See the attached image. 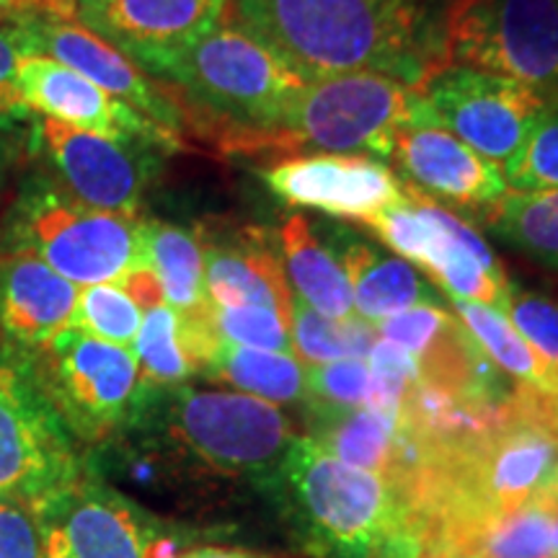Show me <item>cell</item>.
<instances>
[{"label": "cell", "mask_w": 558, "mask_h": 558, "mask_svg": "<svg viewBox=\"0 0 558 558\" xmlns=\"http://www.w3.org/2000/svg\"><path fill=\"white\" fill-rule=\"evenodd\" d=\"M163 399L148 390L143 407L158 411L160 424L181 450L226 476H246L275 484L295 442L288 416L239 390L169 388Z\"/></svg>", "instance_id": "6"}, {"label": "cell", "mask_w": 558, "mask_h": 558, "mask_svg": "<svg viewBox=\"0 0 558 558\" xmlns=\"http://www.w3.org/2000/svg\"><path fill=\"white\" fill-rule=\"evenodd\" d=\"M39 522H41V530H45V550H41V558H73L58 525H52V522H45V520Z\"/></svg>", "instance_id": "41"}, {"label": "cell", "mask_w": 558, "mask_h": 558, "mask_svg": "<svg viewBox=\"0 0 558 558\" xmlns=\"http://www.w3.org/2000/svg\"><path fill=\"white\" fill-rule=\"evenodd\" d=\"M26 54H41L96 83L109 96L130 104L140 114L181 137V109L173 96L120 50L73 16H29L13 21Z\"/></svg>", "instance_id": "12"}, {"label": "cell", "mask_w": 558, "mask_h": 558, "mask_svg": "<svg viewBox=\"0 0 558 558\" xmlns=\"http://www.w3.org/2000/svg\"><path fill=\"white\" fill-rule=\"evenodd\" d=\"M26 143L70 197L101 213L137 215L158 169V145L94 135L39 114H32Z\"/></svg>", "instance_id": "11"}, {"label": "cell", "mask_w": 558, "mask_h": 558, "mask_svg": "<svg viewBox=\"0 0 558 558\" xmlns=\"http://www.w3.org/2000/svg\"><path fill=\"white\" fill-rule=\"evenodd\" d=\"M435 120L416 88L378 73H344L305 81L259 148L292 156L316 148L390 158L396 135Z\"/></svg>", "instance_id": "5"}, {"label": "cell", "mask_w": 558, "mask_h": 558, "mask_svg": "<svg viewBox=\"0 0 558 558\" xmlns=\"http://www.w3.org/2000/svg\"><path fill=\"white\" fill-rule=\"evenodd\" d=\"M24 54L16 26H0V122L21 124L32 120V111L24 107L16 88V65Z\"/></svg>", "instance_id": "38"}, {"label": "cell", "mask_w": 558, "mask_h": 558, "mask_svg": "<svg viewBox=\"0 0 558 558\" xmlns=\"http://www.w3.org/2000/svg\"><path fill=\"white\" fill-rule=\"evenodd\" d=\"M452 320L456 318H452L448 311L437 308V305L432 303H422L380 320L375 329H378L380 339L393 341V344H399L401 349H407V352L418 357V354L427 352V349L442 337Z\"/></svg>", "instance_id": "36"}, {"label": "cell", "mask_w": 558, "mask_h": 558, "mask_svg": "<svg viewBox=\"0 0 558 558\" xmlns=\"http://www.w3.org/2000/svg\"><path fill=\"white\" fill-rule=\"evenodd\" d=\"M279 243H282L290 284L305 305H311L326 318L344 320L357 316L344 269L331 254V248L318 241L303 215H292L279 228Z\"/></svg>", "instance_id": "24"}, {"label": "cell", "mask_w": 558, "mask_h": 558, "mask_svg": "<svg viewBox=\"0 0 558 558\" xmlns=\"http://www.w3.org/2000/svg\"><path fill=\"white\" fill-rule=\"evenodd\" d=\"M45 530L32 507L0 499V558H41Z\"/></svg>", "instance_id": "37"}, {"label": "cell", "mask_w": 558, "mask_h": 558, "mask_svg": "<svg viewBox=\"0 0 558 558\" xmlns=\"http://www.w3.org/2000/svg\"><path fill=\"white\" fill-rule=\"evenodd\" d=\"M264 184L284 205L360 222L403 199L401 184L388 166L352 153L290 156L264 171Z\"/></svg>", "instance_id": "14"}, {"label": "cell", "mask_w": 558, "mask_h": 558, "mask_svg": "<svg viewBox=\"0 0 558 558\" xmlns=\"http://www.w3.org/2000/svg\"><path fill=\"white\" fill-rule=\"evenodd\" d=\"M39 3L41 0H0V19L13 24V21L29 16V13L37 11Z\"/></svg>", "instance_id": "42"}, {"label": "cell", "mask_w": 558, "mask_h": 558, "mask_svg": "<svg viewBox=\"0 0 558 558\" xmlns=\"http://www.w3.org/2000/svg\"><path fill=\"white\" fill-rule=\"evenodd\" d=\"M373 375L365 360H337L305 367V401L329 409H362L369 401Z\"/></svg>", "instance_id": "32"}, {"label": "cell", "mask_w": 558, "mask_h": 558, "mask_svg": "<svg viewBox=\"0 0 558 558\" xmlns=\"http://www.w3.org/2000/svg\"><path fill=\"white\" fill-rule=\"evenodd\" d=\"M452 308L460 316V324L471 333L481 352L497 365L501 373L509 375L530 390L548 396L558 388V367L541 357L520 331L509 324V318L499 308L469 300H452Z\"/></svg>", "instance_id": "26"}, {"label": "cell", "mask_w": 558, "mask_h": 558, "mask_svg": "<svg viewBox=\"0 0 558 558\" xmlns=\"http://www.w3.org/2000/svg\"><path fill=\"white\" fill-rule=\"evenodd\" d=\"M3 254H32L73 284L120 282L148 267L145 220L75 202L47 171L26 173L0 228Z\"/></svg>", "instance_id": "4"}, {"label": "cell", "mask_w": 558, "mask_h": 558, "mask_svg": "<svg viewBox=\"0 0 558 558\" xmlns=\"http://www.w3.org/2000/svg\"><path fill=\"white\" fill-rule=\"evenodd\" d=\"M390 158L399 163L409 186L456 207L486 213L509 192L497 163L478 156L435 120L403 128Z\"/></svg>", "instance_id": "17"}, {"label": "cell", "mask_w": 558, "mask_h": 558, "mask_svg": "<svg viewBox=\"0 0 558 558\" xmlns=\"http://www.w3.org/2000/svg\"><path fill=\"white\" fill-rule=\"evenodd\" d=\"M501 313L541 357L558 367V303L525 290H509Z\"/></svg>", "instance_id": "35"}, {"label": "cell", "mask_w": 558, "mask_h": 558, "mask_svg": "<svg viewBox=\"0 0 558 558\" xmlns=\"http://www.w3.org/2000/svg\"><path fill=\"white\" fill-rule=\"evenodd\" d=\"M29 354L41 388L73 437L99 442L137 422L150 388L140 380L132 349L65 329Z\"/></svg>", "instance_id": "8"}, {"label": "cell", "mask_w": 558, "mask_h": 558, "mask_svg": "<svg viewBox=\"0 0 558 558\" xmlns=\"http://www.w3.org/2000/svg\"><path fill=\"white\" fill-rule=\"evenodd\" d=\"M145 73L169 83L194 117L230 148L246 153L259 148L305 83L228 16L205 37L158 58Z\"/></svg>", "instance_id": "3"}, {"label": "cell", "mask_w": 558, "mask_h": 558, "mask_svg": "<svg viewBox=\"0 0 558 558\" xmlns=\"http://www.w3.org/2000/svg\"><path fill=\"white\" fill-rule=\"evenodd\" d=\"M81 473L73 432L41 388L32 354L0 341V499L37 512Z\"/></svg>", "instance_id": "7"}, {"label": "cell", "mask_w": 558, "mask_h": 558, "mask_svg": "<svg viewBox=\"0 0 558 558\" xmlns=\"http://www.w3.org/2000/svg\"><path fill=\"white\" fill-rule=\"evenodd\" d=\"M439 128L492 163H507L554 107L522 83L442 62L416 86Z\"/></svg>", "instance_id": "10"}, {"label": "cell", "mask_w": 558, "mask_h": 558, "mask_svg": "<svg viewBox=\"0 0 558 558\" xmlns=\"http://www.w3.org/2000/svg\"><path fill=\"white\" fill-rule=\"evenodd\" d=\"M509 192L558 190V104L541 117L522 148L505 163Z\"/></svg>", "instance_id": "31"}, {"label": "cell", "mask_w": 558, "mask_h": 558, "mask_svg": "<svg viewBox=\"0 0 558 558\" xmlns=\"http://www.w3.org/2000/svg\"><path fill=\"white\" fill-rule=\"evenodd\" d=\"M313 435L320 448L354 469L378 473L407 488L422 465V450L401 429V422L375 409H329L308 403Z\"/></svg>", "instance_id": "20"}, {"label": "cell", "mask_w": 558, "mask_h": 558, "mask_svg": "<svg viewBox=\"0 0 558 558\" xmlns=\"http://www.w3.org/2000/svg\"><path fill=\"white\" fill-rule=\"evenodd\" d=\"M403 194L422 209L424 218L435 228V243H432L424 269L435 282L442 284L450 300H469L499 308L507 303L509 282L505 269L488 248V243L463 222L450 209L437 205L427 194L416 192L414 186H403Z\"/></svg>", "instance_id": "19"}, {"label": "cell", "mask_w": 558, "mask_h": 558, "mask_svg": "<svg viewBox=\"0 0 558 558\" xmlns=\"http://www.w3.org/2000/svg\"><path fill=\"white\" fill-rule=\"evenodd\" d=\"M120 288L128 292V295L135 300L137 308L140 311H150L156 308V305H163L166 298H163V288H160L156 271H153L150 267H137L132 269L128 277H122Z\"/></svg>", "instance_id": "39"}, {"label": "cell", "mask_w": 558, "mask_h": 558, "mask_svg": "<svg viewBox=\"0 0 558 558\" xmlns=\"http://www.w3.org/2000/svg\"><path fill=\"white\" fill-rule=\"evenodd\" d=\"M205 375L267 403L305 401V365L292 354L222 341Z\"/></svg>", "instance_id": "27"}, {"label": "cell", "mask_w": 558, "mask_h": 558, "mask_svg": "<svg viewBox=\"0 0 558 558\" xmlns=\"http://www.w3.org/2000/svg\"><path fill=\"white\" fill-rule=\"evenodd\" d=\"M556 558H558V556H556Z\"/></svg>", "instance_id": "45"}, {"label": "cell", "mask_w": 558, "mask_h": 558, "mask_svg": "<svg viewBox=\"0 0 558 558\" xmlns=\"http://www.w3.org/2000/svg\"><path fill=\"white\" fill-rule=\"evenodd\" d=\"M331 246L339 251V256H333L347 275L354 308L367 324L378 326L380 320L414 308V305L435 303V290L409 262L383 256L380 251L357 241L344 230H337Z\"/></svg>", "instance_id": "23"}, {"label": "cell", "mask_w": 558, "mask_h": 558, "mask_svg": "<svg viewBox=\"0 0 558 558\" xmlns=\"http://www.w3.org/2000/svg\"><path fill=\"white\" fill-rule=\"evenodd\" d=\"M305 550L316 558H418L409 497L393 481L295 437L275 481Z\"/></svg>", "instance_id": "2"}, {"label": "cell", "mask_w": 558, "mask_h": 558, "mask_svg": "<svg viewBox=\"0 0 558 558\" xmlns=\"http://www.w3.org/2000/svg\"><path fill=\"white\" fill-rule=\"evenodd\" d=\"M145 254L163 288L166 305L179 316L194 318L213 311L205 292V256L192 230L145 220Z\"/></svg>", "instance_id": "25"}, {"label": "cell", "mask_w": 558, "mask_h": 558, "mask_svg": "<svg viewBox=\"0 0 558 558\" xmlns=\"http://www.w3.org/2000/svg\"><path fill=\"white\" fill-rule=\"evenodd\" d=\"M37 518L52 522L73 558H177L173 543L150 535L143 514L111 488L81 478Z\"/></svg>", "instance_id": "16"}, {"label": "cell", "mask_w": 558, "mask_h": 558, "mask_svg": "<svg viewBox=\"0 0 558 558\" xmlns=\"http://www.w3.org/2000/svg\"><path fill=\"white\" fill-rule=\"evenodd\" d=\"M445 62L522 83L558 104V0H463Z\"/></svg>", "instance_id": "9"}, {"label": "cell", "mask_w": 558, "mask_h": 558, "mask_svg": "<svg viewBox=\"0 0 558 558\" xmlns=\"http://www.w3.org/2000/svg\"><path fill=\"white\" fill-rule=\"evenodd\" d=\"M228 11L303 81L378 73L416 88L437 68L418 0H228Z\"/></svg>", "instance_id": "1"}, {"label": "cell", "mask_w": 558, "mask_h": 558, "mask_svg": "<svg viewBox=\"0 0 558 558\" xmlns=\"http://www.w3.org/2000/svg\"><path fill=\"white\" fill-rule=\"evenodd\" d=\"M179 558H264V556L248 554V550H239V548H199Z\"/></svg>", "instance_id": "43"}, {"label": "cell", "mask_w": 558, "mask_h": 558, "mask_svg": "<svg viewBox=\"0 0 558 558\" xmlns=\"http://www.w3.org/2000/svg\"><path fill=\"white\" fill-rule=\"evenodd\" d=\"M418 558H424V556H418Z\"/></svg>", "instance_id": "44"}, {"label": "cell", "mask_w": 558, "mask_h": 558, "mask_svg": "<svg viewBox=\"0 0 558 558\" xmlns=\"http://www.w3.org/2000/svg\"><path fill=\"white\" fill-rule=\"evenodd\" d=\"M484 220L492 233L520 254L558 271V190L507 192L486 209Z\"/></svg>", "instance_id": "28"}, {"label": "cell", "mask_w": 558, "mask_h": 558, "mask_svg": "<svg viewBox=\"0 0 558 558\" xmlns=\"http://www.w3.org/2000/svg\"><path fill=\"white\" fill-rule=\"evenodd\" d=\"M205 256V292L215 308L259 305L290 320L292 290L267 239L248 230L233 243H202Z\"/></svg>", "instance_id": "21"}, {"label": "cell", "mask_w": 558, "mask_h": 558, "mask_svg": "<svg viewBox=\"0 0 558 558\" xmlns=\"http://www.w3.org/2000/svg\"><path fill=\"white\" fill-rule=\"evenodd\" d=\"M220 344L213 311L207 316L186 318L163 303L145 311L132 352L137 357L143 386L169 390L184 386L192 375L205 373Z\"/></svg>", "instance_id": "22"}, {"label": "cell", "mask_w": 558, "mask_h": 558, "mask_svg": "<svg viewBox=\"0 0 558 558\" xmlns=\"http://www.w3.org/2000/svg\"><path fill=\"white\" fill-rule=\"evenodd\" d=\"M143 311L120 284H90L78 292L70 329H78L109 344L132 349L137 339Z\"/></svg>", "instance_id": "30"}, {"label": "cell", "mask_w": 558, "mask_h": 558, "mask_svg": "<svg viewBox=\"0 0 558 558\" xmlns=\"http://www.w3.org/2000/svg\"><path fill=\"white\" fill-rule=\"evenodd\" d=\"M16 88L32 114L62 122L68 128L114 140H140L158 148H177L179 135L140 114L81 73L41 54H24L16 65Z\"/></svg>", "instance_id": "13"}, {"label": "cell", "mask_w": 558, "mask_h": 558, "mask_svg": "<svg viewBox=\"0 0 558 558\" xmlns=\"http://www.w3.org/2000/svg\"><path fill=\"white\" fill-rule=\"evenodd\" d=\"M78 292L37 256L0 251V341L37 352L70 329Z\"/></svg>", "instance_id": "18"}, {"label": "cell", "mask_w": 558, "mask_h": 558, "mask_svg": "<svg viewBox=\"0 0 558 558\" xmlns=\"http://www.w3.org/2000/svg\"><path fill=\"white\" fill-rule=\"evenodd\" d=\"M213 320L220 339L228 344L292 354L290 329L275 311L259 308V305H235V308H215L213 305Z\"/></svg>", "instance_id": "33"}, {"label": "cell", "mask_w": 558, "mask_h": 558, "mask_svg": "<svg viewBox=\"0 0 558 558\" xmlns=\"http://www.w3.org/2000/svg\"><path fill=\"white\" fill-rule=\"evenodd\" d=\"M19 137H21V124L13 122H0V190H3L5 177H9L13 158L19 153Z\"/></svg>", "instance_id": "40"}, {"label": "cell", "mask_w": 558, "mask_h": 558, "mask_svg": "<svg viewBox=\"0 0 558 558\" xmlns=\"http://www.w3.org/2000/svg\"><path fill=\"white\" fill-rule=\"evenodd\" d=\"M365 226L373 228L380 235V241L393 248L401 259L424 267L432 243H435V228L407 194L401 202L373 215Z\"/></svg>", "instance_id": "34"}, {"label": "cell", "mask_w": 558, "mask_h": 558, "mask_svg": "<svg viewBox=\"0 0 558 558\" xmlns=\"http://www.w3.org/2000/svg\"><path fill=\"white\" fill-rule=\"evenodd\" d=\"M290 344L292 354L305 367L329 365L337 360H367L369 349L378 341V329L360 316L337 320L320 316L305 305L295 292L290 303Z\"/></svg>", "instance_id": "29"}, {"label": "cell", "mask_w": 558, "mask_h": 558, "mask_svg": "<svg viewBox=\"0 0 558 558\" xmlns=\"http://www.w3.org/2000/svg\"><path fill=\"white\" fill-rule=\"evenodd\" d=\"M75 19L143 70L205 37L228 16V0H73Z\"/></svg>", "instance_id": "15"}]
</instances>
